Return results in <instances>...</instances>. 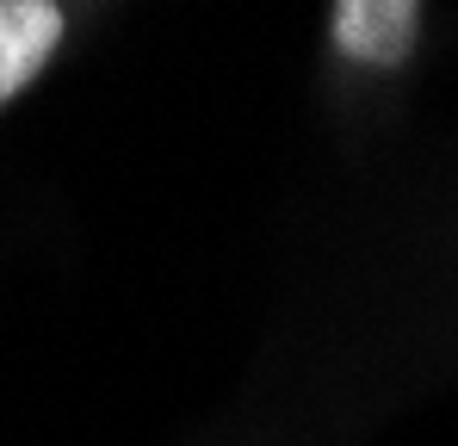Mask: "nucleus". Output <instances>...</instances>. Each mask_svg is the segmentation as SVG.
<instances>
[{
    "instance_id": "1",
    "label": "nucleus",
    "mask_w": 458,
    "mask_h": 446,
    "mask_svg": "<svg viewBox=\"0 0 458 446\" xmlns=\"http://www.w3.org/2000/svg\"><path fill=\"white\" fill-rule=\"evenodd\" d=\"M428 19L415 0H335L322 13V63L341 87H390L421 63Z\"/></svg>"
},
{
    "instance_id": "2",
    "label": "nucleus",
    "mask_w": 458,
    "mask_h": 446,
    "mask_svg": "<svg viewBox=\"0 0 458 446\" xmlns=\"http://www.w3.org/2000/svg\"><path fill=\"white\" fill-rule=\"evenodd\" d=\"M75 25L81 13L63 0H0V112L50 74Z\"/></svg>"
}]
</instances>
